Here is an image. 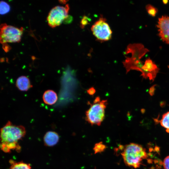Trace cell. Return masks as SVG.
Wrapping results in <instances>:
<instances>
[{
	"mask_svg": "<svg viewBox=\"0 0 169 169\" xmlns=\"http://www.w3.org/2000/svg\"><path fill=\"white\" fill-rule=\"evenodd\" d=\"M86 18L85 17L82 20L81 23L82 24V25H83L82 26L84 25V24L85 25L86 23H87V21L86 20Z\"/></svg>",
	"mask_w": 169,
	"mask_h": 169,
	"instance_id": "ffe728a7",
	"label": "cell"
},
{
	"mask_svg": "<svg viewBox=\"0 0 169 169\" xmlns=\"http://www.w3.org/2000/svg\"><path fill=\"white\" fill-rule=\"evenodd\" d=\"M0 13L1 15H4L9 13L10 10V5L3 1L0 2Z\"/></svg>",
	"mask_w": 169,
	"mask_h": 169,
	"instance_id": "5bb4252c",
	"label": "cell"
},
{
	"mask_svg": "<svg viewBox=\"0 0 169 169\" xmlns=\"http://www.w3.org/2000/svg\"><path fill=\"white\" fill-rule=\"evenodd\" d=\"M154 151V149L152 147H150L149 148V151L150 152H151Z\"/></svg>",
	"mask_w": 169,
	"mask_h": 169,
	"instance_id": "cb8c5ba5",
	"label": "cell"
},
{
	"mask_svg": "<svg viewBox=\"0 0 169 169\" xmlns=\"http://www.w3.org/2000/svg\"><path fill=\"white\" fill-rule=\"evenodd\" d=\"M88 103L90 108L86 111L85 119L91 125H100L105 118V109L107 105V100H100L96 97L92 104Z\"/></svg>",
	"mask_w": 169,
	"mask_h": 169,
	"instance_id": "277c9868",
	"label": "cell"
},
{
	"mask_svg": "<svg viewBox=\"0 0 169 169\" xmlns=\"http://www.w3.org/2000/svg\"><path fill=\"white\" fill-rule=\"evenodd\" d=\"M25 128L22 125H16L8 121L0 130V148L4 152L10 153L11 150L20 151L21 147L18 141L25 136Z\"/></svg>",
	"mask_w": 169,
	"mask_h": 169,
	"instance_id": "7a4b0ae2",
	"label": "cell"
},
{
	"mask_svg": "<svg viewBox=\"0 0 169 169\" xmlns=\"http://www.w3.org/2000/svg\"></svg>",
	"mask_w": 169,
	"mask_h": 169,
	"instance_id": "f1b7e54d",
	"label": "cell"
},
{
	"mask_svg": "<svg viewBox=\"0 0 169 169\" xmlns=\"http://www.w3.org/2000/svg\"><path fill=\"white\" fill-rule=\"evenodd\" d=\"M147 161L149 164H152L153 163V160L151 159L148 158L147 159Z\"/></svg>",
	"mask_w": 169,
	"mask_h": 169,
	"instance_id": "7402d4cb",
	"label": "cell"
},
{
	"mask_svg": "<svg viewBox=\"0 0 169 169\" xmlns=\"http://www.w3.org/2000/svg\"><path fill=\"white\" fill-rule=\"evenodd\" d=\"M158 163L159 164L160 166H162L163 164V162L161 160L158 161Z\"/></svg>",
	"mask_w": 169,
	"mask_h": 169,
	"instance_id": "603a6c76",
	"label": "cell"
},
{
	"mask_svg": "<svg viewBox=\"0 0 169 169\" xmlns=\"http://www.w3.org/2000/svg\"><path fill=\"white\" fill-rule=\"evenodd\" d=\"M23 27L18 28L4 23L0 26V41L2 44L7 43H18L23 33Z\"/></svg>",
	"mask_w": 169,
	"mask_h": 169,
	"instance_id": "5b68a950",
	"label": "cell"
},
{
	"mask_svg": "<svg viewBox=\"0 0 169 169\" xmlns=\"http://www.w3.org/2000/svg\"><path fill=\"white\" fill-rule=\"evenodd\" d=\"M106 147V146L102 142H100L95 144L93 149L95 153L96 154L103 152Z\"/></svg>",
	"mask_w": 169,
	"mask_h": 169,
	"instance_id": "9a60e30c",
	"label": "cell"
},
{
	"mask_svg": "<svg viewBox=\"0 0 169 169\" xmlns=\"http://www.w3.org/2000/svg\"><path fill=\"white\" fill-rule=\"evenodd\" d=\"M146 9L148 13L151 16H155L157 12V9L151 4H148L146 6Z\"/></svg>",
	"mask_w": 169,
	"mask_h": 169,
	"instance_id": "2e32d148",
	"label": "cell"
},
{
	"mask_svg": "<svg viewBox=\"0 0 169 169\" xmlns=\"http://www.w3.org/2000/svg\"><path fill=\"white\" fill-rule=\"evenodd\" d=\"M123 149L121 155L125 163L129 166L138 168L142 160L148 157L146 149L138 144L131 143L125 146Z\"/></svg>",
	"mask_w": 169,
	"mask_h": 169,
	"instance_id": "3957f363",
	"label": "cell"
},
{
	"mask_svg": "<svg viewBox=\"0 0 169 169\" xmlns=\"http://www.w3.org/2000/svg\"><path fill=\"white\" fill-rule=\"evenodd\" d=\"M91 31L97 40L106 41L111 38L112 32L105 18L101 15L92 25Z\"/></svg>",
	"mask_w": 169,
	"mask_h": 169,
	"instance_id": "8992f818",
	"label": "cell"
},
{
	"mask_svg": "<svg viewBox=\"0 0 169 169\" xmlns=\"http://www.w3.org/2000/svg\"><path fill=\"white\" fill-rule=\"evenodd\" d=\"M3 44V48L6 52L8 51L11 49L10 46L7 44Z\"/></svg>",
	"mask_w": 169,
	"mask_h": 169,
	"instance_id": "ac0fdd59",
	"label": "cell"
},
{
	"mask_svg": "<svg viewBox=\"0 0 169 169\" xmlns=\"http://www.w3.org/2000/svg\"><path fill=\"white\" fill-rule=\"evenodd\" d=\"M88 93L91 95L94 94L95 92V90L94 88H90L89 90H88Z\"/></svg>",
	"mask_w": 169,
	"mask_h": 169,
	"instance_id": "d6986e66",
	"label": "cell"
},
{
	"mask_svg": "<svg viewBox=\"0 0 169 169\" xmlns=\"http://www.w3.org/2000/svg\"><path fill=\"white\" fill-rule=\"evenodd\" d=\"M9 162L11 166L9 169H31L30 164L24 162L23 161L16 162L10 160Z\"/></svg>",
	"mask_w": 169,
	"mask_h": 169,
	"instance_id": "7c38bea8",
	"label": "cell"
},
{
	"mask_svg": "<svg viewBox=\"0 0 169 169\" xmlns=\"http://www.w3.org/2000/svg\"><path fill=\"white\" fill-rule=\"evenodd\" d=\"M16 84L20 90L27 91L33 87L29 78L26 76H22L17 79Z\"/></svg>",
	"mask_w": 169,
	"mask_h": 169,
	"instance_id": "30bf717a",
	"label": "cell"
},
{
	"mask_svg": "<svg viewBox=\"0 0 169 169\" xmlns=\"http://www.w3.org/2000/svg\"><path fill=\"white\" fill-rule=\"evenodd\" d=\"M155 168V167H151L150 169H154Z\"/></svg>",
	"mask_w": 169,
	"mask_h": 169,
	"instance_id": "83f0119b",
	"label": "cell"
},
{
	"mask_svg": "<svg viewBox=\"0 0 169 169\" xmlns=\"http://www.w3.org/2000/svg\"><path fill=\"white\" fill-rule=\"evenodd\" d=\"M154 120L156 123H160L161 126L165 128L166 130H169V111L163 114L160 120L155 119Z\"/></svg>",
	"mask_w": 169,
	"mask_h": 169,
	"instance_id": "4fadbf2b",
	"label": "cell"
},
{
	"mask_svg": "<svg viewBox=\"0 0 169 169\" xmlns=\"http://www.w3.org/2000/svg\"><path fill=\"white\" fill-rule=\"evenodd\" d=\"M43 99L45 104L49 105H52L57 101L58 96L54 90H47L44 93Z\"/></svg>",
	"mask_w": 169,
	"mask_h": 169,
	"instance_id": "8fae6325",
	"label": "cell"
},
{
	"mask_svg": "<svg viewBox=\"0 0 169 169\" xmlns=\"http://www.w3.org/2000/svg\"><path fill=\"white\" fill-rule=\"evenodd\" d=\"M160 147L157 146H156L154 149V151L158 152L160 151Z\"/></svg>",
	"mask_w": 169,
	"mask_h": 169,
	"instance_id": "44dd1931",
	"label": "cell"
},
{
	"mask_svg": "<svg viewBox=\"0 0 169 169\" xmlns=\"http://www.w3.org/2000/svg\"><path fill=\"white\" fill-rule=\"evenodd\" d=\"M59 138V135L56 132L48 131L45 133L44 136V145L47 146H53L58 142Z\"/></svg>",
	"mask_w": 169,
	"mask_h": 169,
	"instance_id": "9c48e42d",
	"label": "cell"
},
{
	"mask_svg": "<svg viewBox=\"0 0 169 169\" xmlns=\"http://www.w3.org/2000/svg\"><path fill=\"white\" fill-rule=\"evenodd\" d=\"M148 51L144 46L140 44H130L128 45L125 54L131 53V55L126 57L123 64L126 73L130 70H135L141 73V75L145 79L153 81L159 69L156 65L150 58L146 59L145 62L141 59Z\"/></svg>",
	"mask_w": 169,
	"mask_h": 169,
	"instance_id": "6da1fadb",
	"label": "cell"
},
{
	"mask_svg": "<svg viewBox=\"0 0 169 169\" xmlns=\"http://www.w3.org/2000/svg\"><path fill=\"white\" fill-rule=\"evenodd\" d=\"M163 165L165 169H169V156L165 158Z\"/></svg>",
	"mask_w": 169,
	"mask_h": 169,
	"instance_id": "e0dca14e",
	"label": "cell"
},
{
	"mask_svg": "<svg viewBox=\"0 0 169 169\" xmlns=\"http://www.w3.org/2000/svg\"><path fill=\"white\" fill-rule=\"evenodd\" d=\"M69 7L68 4L65 6H56L52 8L47 18L49 26L52 28L58 26L68 17Z\"/></svg>",
	"mask_w": 169,
	"mask_h": 169,
	"instance_id": "52a82bcc",
	"label": "cell"
},
{
	"mask_svg": "<svg viewBox=\"0 0 169 169\" xmlns=\"http://www.w3.org/2000/svg\"><path fill=\"white\" fill-rule=\"evenodd\" d=\"M163 2V3L164 4H166L167 2H168V1L167 0H163L162 1Z\"/></svg>",
	"mask_w": 169,
	"mask_h": 169,
	"instance_id": "d4e9b609",
	"label": "cell"
},
{
	"mask_svg": "<svg viewBox=\"0 0 169 169\" xmlns=\"http://www.w3.org/2000/svg\"><path fill=\"white\" fill-rule=\"evenodd\" d=\"M147 155H148V156H152V153H151L150 152H149V153H148L147 154Z\"/></svg>",
	"mask_w": 169,
	"mask_h": 169,
	"instance_id": "4316f807",
	"label": "cell"
},
{
	"mask_svg": "<svg viewBox=\"0 0 169 169\" xmlns=\"http://www.w3.org/2000/svg\"><path fill=\"white\" fill-rule=\"evenodd\" d=\"M154 162L155 164H156L158 163V161L157 160H155L154 161Z\"/></svg>",
	"mask_w": 169,
	"mask_h": 169,
	"instance_id": "484cf974",
	"label": "cell"
},
{
	"mask_svg": "<svg viewBox=\"0 0 169 169\" xmlns=\"http://www.w3.org/2000/svg\"><path fill=\"white\" fill-rule=\"evenodd\" d=\"M156 27L161 40L169 44V16H162L158 19Z\"/></svg>",
	"mask_w": 169,
	"mask_h": 169,
	"instance_id": "ba28073f",
	"label": "cell"
}]
</instances>
